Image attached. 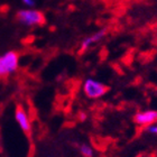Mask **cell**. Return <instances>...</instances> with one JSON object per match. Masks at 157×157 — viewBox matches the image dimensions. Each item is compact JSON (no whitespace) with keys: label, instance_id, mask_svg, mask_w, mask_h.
<instances>
[{"label":"cell","instance_id":"obj_1","mask_svg":"<svg viewBox=\"0 0 157 157\" xmlns=\"http://www.w3.org/2000/svg\"><path fill=\"white\" fill-rule=\"evenodd\" d=\"M16 19L20 25L25 27H36L45 24V15L34 7H27L17 11Z\"/></svg>","mask_w":157,"mask_h":157},{"label":"cell","instance_id":"obj_2","mask_svg":"<svg viewBox=\"0 0 157 157\" xmlns=\"http://www.w3.org/2000/svg\"><path fill=\"white\" fill-rule=\"evenodd\" d=\"M19 67V54L16 51H7L0 54V78H8Z\"/></svg>","mask_w":157,"mask_h":157},{"label":"cell","instance_id":"obj_3","mask_svg":"<svg viewBox=\"0 0 157 157\" xmlns=\"http://www.w3.org/2000/svg\"><path fill=\"white\" fill-rule=\"evenodd\" d=\"M109 91L108 85L103 84L101 82L93 80V78H88L83 83V92L89 99H99Z\"/></svg>","mask_w":157,"mask_h":157},{"label":"cell","instance_id":"obj_4","mask_svg":"<svg viewBox=\"0 0 157 157\" xmlns=\"http://www.w3.org/2000/svg\"><path fill=\"white\" fill-rule=\"evenodd\" d=\"M15 119H16L20 129L29 136L32 134V121L28 116V112L26 111V109L24 108L23 105H17L16 110H15Z\"/></svg>","mask_w":157,"mask_h":157},{"label":"cell","instance_id":"obj_5","mask_svg":"<svg viewBox=\"0 0 157 157\" xmlns=\"http://www.w3.org/2000/svg\"><path fill=\"white\" fill-rule=\"evenodd\" d=\"M157 121V111L156 110H145V111H139L135 116V122L140 126L145 127L147 124H151Z\"/></svg>","mask_w":157,"mask_h":157},{"label":"cell","instance_id":"obj_6","mask_svg":"<svg viewBox=\"0 0 157 157\" xmlns=\"http://www.w3.org/2000/svg\"><path fill=\"white\" fill-rule=\"evenodd\" d=\"M105 34H107V30L101 29V30H99V32H97V33L92 34V35L88 36L86 38L83 39V42L81 43V48L86 49V48H89L91 45H93L94 43L100 42V40L105 36Z\"/></svg>","mask_w":157,"mask_h":157},{"label":"cell","instance_id":"obj_7","mask_svg":"<svg viewBox=\"0 0 157 157\" xmlns=\"http://www.w3.org/2000/svg\"><path fill=\"white\" fill-rule=\"evenodd\" d=\"M78 149H80V153L84 157H94V149L89 144H81Z\"/></svg>","mask_w":157,"mask_h":157},{"label":"cell","instance_id":"obj_8","mask_svg":"<svg viewBox=\"0 0 157 157\" xmlns=\"http://www.w3.org/2000/svg\"><path fill=\"white\" fill-rule=\"evenodd\" d=\"M145 132H147V134H151V135H156L157 136V122H153L151 124H147V126H145Z\"/></svg>","mask_w":157,"mask_h":157},{"label":"cell","instance_id":"obj_9","mask_svg":"<svg viewBox=\"0 0 157 157\" xmlns=\"http://www.w3.org/2000/svg\"><path fill=\"white\" fill-rule=\"evenodd\" d=\"M21 2H23L26 7L32 8V7H34L35 5H36V0H21Z\"/></svg>","mask_w":157,"mask_h":157},{"label":"cell","instance_id":"obj_10","mask_svg":"<svg viewBox=\"0 0 157 157\" xmlns=\"http://www.w3.org/2000/svg\"><path fill=\"white\" fill-rule=\"evenodd\" d=\"M138 157H151V156H148V155H139Z\"/></svg>","mask_w":157,"mask_h":157}]
</instances>
